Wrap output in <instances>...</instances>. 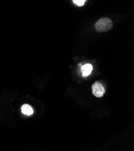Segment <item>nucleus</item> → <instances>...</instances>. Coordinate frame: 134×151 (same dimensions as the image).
Segmentation results:
<instances>
[{
  "mask_svg": "<svg viewBox=\"0 0 134 151\" xmlns=\"http://www.w3.org/2000/svg\"><path fill=\"white\" fill-rule=\"evenodd\" d=\"M113 28V22L108 18L100 19L95 24V28L98 32H105Z\"/></svg>",
  "mask_w": 134,
  "mask_h": 151,
  "instance_id": "nucleus-1",
  "label": "nucleus"
},
{
  "mask_svg": "<svg viewBox=\"0 0 134 151\" xmlns=\"http://www.w3.org/2000/svg\"><path fill=\"white\" fill-rule=\"evenodd\" d=\"M93 70V66L91 64H85L81 67L82 75L84 77H88Z\"/></svg>",
  "mask_w": 134,
  "mask_h": 151,
  "instance_id": "nucleus-3",
  "label": "nucleus"
},
{
  "mask_svg": "<svg viewBox=\"0 0 134 151\" xmlns=\"http://www.w3.org/2000/svg\"><path fill=\"white\" fill-rule=\"evenodd\" d=\"M73 3L78 6H82L84 4L85 1H82V0H73Z\"/></svg>",
  "mask_w": 134,
  "mask_h": 151,
  "instance_id": "nucleus-5",
  "label": "nucleus"
},
{
  "mask_svg": "<svg viewBox=\"0 0 134 151\" xmlns=\"http://www.w3.org/2000/svg\"><path fill=\"white\" fill-rule=\"evenodd\" d=\"M21 111L24 114L27 116H31L34 113L33 108L28 104H24L22 105L21 107Z\"/></svg>",
  "mask_w": 134,
  "mask_h": 151,
  "instance_id": "nucleus-4",
  "label": "nucleus"
},
{
  "mask_svg": "<svg viewBox=\"0 0 134 151\" xmlns=\"http://www.w3.org/2000/svg\"><path fill=\"white\" fill-rule=\"evenodd\" d=\"M92 92L96 97L100 98L105 93V88L100 83L96 81L92 86Z\"/></svg>",
  "mask_w": 134,
  "mask_h": 151,
  "instance_id": "nucleus-2",
  "label": "nucleus"
},
{
  "mask_svg": "<svg viewBox=\"0 0 134 151\" xmlns=\"http://www.w3.org/2000/svg\"><path fill=\"white\" fill-rule=\"evenodd\" d=\"M82 1H86V0H82Z\"/></svg>",
  "mask_w": 134,
  "mask_h": 151,
  "instance_id": "nucleus-6",
  "label": "nucleus"
}]
</instances>
